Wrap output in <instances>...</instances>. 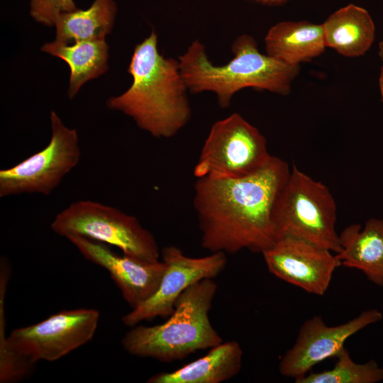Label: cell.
Instances as JSON below:
<instances>
[{"label": "cell", "mask_w": 383, "mask_h": 383, "mask_svg": "<svg viewBox=\"0 0 383 383\" xmlns=\"http://www.w3.org/2000/svg\"><path fill=\"white\" fill-rule=\"evenodd\" d=\"M291 170L272 156L257 172L234 179L196 178L194 208L201 245L211 252L262 253L277 240L274 213Z\"/></svg>", "instance_id": "cell-1"}, {"label": "cell", "mask_w": 383, "mask_h": 383, "mask_svg": "<svg viewBox=\"0 0 383 383\" xmlns=\"http://www.w3.org/2000/svg\"><path fill=\"white\" fill-rule=\"evenodd\" d=\"M157 45V34L152 30L135 46L128 68L132 84L109 98L106 106L131 117L151 135L169 138L187 124L192 109L179 60L165 57Z\"/></svg>", "instance_id": "cell-2"}, {"label": "cell", "mask_w": 383, "mask_h": 383, "mask_svg": "<svg viewBox=\"0 0 383 383\" xmlns=\"http://www.w3.org/2000/svg\"><path fill=\"white\" fill-rule=\"evenodd\" d=\"M233 58L222 65H213L204 45L198 39L179 56L180 70L192 94L213 92L218 106L228 108L233 96L245 88H255L280 94L290 93L300 72V65H289L261 53L255 38L248 34L233 42Z\"/></svg>", "instance_id": "cell-3"}, {"label": "cell", "mask_w": 383, "mask_h": 383, "mask_svg": "<svg viewBox=\"0 0 383 383\" xmlns=\"http://www.w3.org/2000/svg\"><path fill=\"white\" fill-rule=\"evenodd\" d=\"M216 291L213 279L193 284L178 297L165 322L133 326L121 340L123 348L133 355L171 362L222 343L209 316Z\"/></svg>", "instance_id": "cell-4"}, {"label": "cell", "mask_w": 383, "mask_h": 383, "mask_svg": "<svg viewBox=\"0 0 383 383\" xmlns=\"http://www.w3.org/2000/svg\"><path fill=\"white\" fill-rule=\"evenodd\" d=\"M100 318L94 309L64 310L37 323L13 329L6 337L0 331V380L10 382L26 372V358L55 361L88 343Z\"/></svg>", "instance_id": "cell-5"}, {"label": "cell", "mask_w": 383, "mask_h": 383, "mask_svg": "<svg viewBox=\"0 0 383 383\" xmlns=\"http://www.w3.org/2000/svg\"><path fill=\"white\" fill-rule=\"evenodd\" d=\"M336 218L329 189L293 165L274 209L277 240L294 237L338 254L341 247Z\"/></svg>", "instance_id": "cell-6"}, {"label": "cell", "mask_w": 383, "mask_h": 383, "mask_svg": "<svg viewBox=\"0 0 383 383\" xmlns=\"http://www.w3.org/2000/svg\"><path fill=\"white\" fill-rule=\"evenodd\" d=\"M62 237L82 236L117 247L123 254L146 262L159 260L157 243L133 216L91 200H79L58 213L50 224Z\"/></svg>", "instance_id": "cell-7"}, {"label": "cell", "mask_w": 383, "mask_h": 383, "mask_svg": "<svg viewBox=\"0 0 383 383\" xmlns=\"http://www.w3.org/2000/svg\"><path fill=\"white\" fill-rule=\"evenodd\" d=\"M272 156L260 131L240 114L233 113L211 126L194 175L209 179L243 177L261 170Z\"/></svg>", "instance_id": "cell-8"}, {"label": "cell", "mask_w": 383, "mask_h": 383, "mask_svg": "<svg viewBox=\"0 0 383 383\" xmlns=\"http://www.w3.org/2000/svg\"><path fill=\"white\" fill-rule=\"evenodd\" d=\"M48 144L13 167L0 170V197L23 194L48 196L61 183L81 158L77 129L66 126L57 113L50 114Z\"/></svg>", "instance_id": "cell-9"}, {"label": "cell", "mask_w": 383, "mask_h": 383, "mask_svg": "<svg viewBox=\"0 0 383 383\" xmlns=\"http://www.w3.org/2000/svg\"><path fill=\"white\" fill-rule=\"evenodd\" d=\"M166 270L156 292L147 301L125 314L121 320L133 327L140 322L157 316H170L178 297L191 285L204 279H213L225 268L226 254L211 252L201 257H189L176 246L165 247L161 251Z\"/></svg>", "instance_id": "cell-10"}, {"label": "cell", "mask_w": 383, "mask_h": 383, "mask_svg": "<svg viewBox=\"0 0 383 383\" xmlns=\"http://www.w3.org/2000/svg\"><path fill=\"white\" fill-rule=\"evenodd\" d=\"M382 318L379 311L370 309L335 326H327L319 316L306 320L301 325L294 345L280 360V373L294 380L304 377L316 365L335 357L350 336Z\"/></svg>", "instance_id": "cell-11"}, {"label": "cell", "mask_w": 383, "mask_h": 383, "mask_svg": "<svg viewBox=\"0 0 383 383\" xmlns=\"http://www.w3.org/2000/svg\"><path fill=\"white\" fill-rule=\"evenodd\" d=\"M270 272L305 292L323 296L341 266L333 252L294 237L279 238L262 253Z\"/></svg>", "instance_id": "cell-12"}, {"label": "cell", "mask_w": 383, "mask_h": 383, "mask_svg": "<svg viewBox=\"0 0 383 383\" xmlns=\"http://www.w3.org/2000/svg\"><path fill=\"white\" fill-rule=\"evenodd\" d=\"M67 239L89 261L106 270L131 309L150 299L157 290L166 270L162 261L146 262L116 254L102 243L82 236Z\"/></svg>", "instance_id": "cell-13"}, {"label": "cell", "mask_w": 383, "mask_h": 383, "mask_svg": "<svg viewBox=\"0 0 383 383\" xmlns=\"http://www.w3.org/2000/svg\"><path fill=\"white\" fill-rule=\"evenodd\" d=\"M341 265L360 270L372 283L383 287V219L370 218L362 229L351 224L339 234Z\"/></svg>", "instance_id": "cell-14"}, {"label": "cell", "mask_w": 383, "mask_h": 383, "mask_svg": "<svg viewBox=\"0 0 383 383\" xmlns=\"http://www.w3.org/2000/svg\"><path fill=\"white\" fill-rule=\"evenodd\" d=\"M265 46L268 55L289 65L311 61L326 48L322 25L306 21L274 24L265 35Z\"/></svg>", "instance_id": "cell-15"}, {"label": "cell", "mask_w": 383, "mask_h": 383, "mask_svg": "<svg viewBox=\"0 0 383 383\" xmlns=\"http://www.w3.org/2000/svg\"><path fill=\"white\" fill-rule=\"evenodd\" d=\"M243 350L235 340L222 342L209 353L177 370L150 377L148 383H221L240 371Z\"/></svg>", "instance_id": "cell-16"}, {"label": "cell", "mask_w": 383, "mask_h": 383, "mask_svg": "<svg viewBox=\"0 0 383 383\" xmlns=\"http://www.w3.org/2000/svg\"><path fill=\"white\" fill-rule=\"evenodd\" d=\"M326 48L347 57L363 55L375 37V26L367 10L353 4L331 14L321 24Z\"/></svg>", "instance_id": "cell-17"}, {"label": "cell", "mask_w": 383, "mask_h": 383, "mask_svg": "<svg viewBox=\"0 0 383 383\" xmlns=\"http://www.w3.org/2000/svg\"><path fill=\"white\" fill-rule=\"evenodd\" d=\"M41 50L65 61L70 67L67 94L70 99L88 81L108 70L109 45L105 39L82 40L64 44L56 40L46 43Z\"/></svg>", "instance_id": "cell-18"}, {"label": "cell", "mask_w": 383, "mask_h": 383, "mask_svg": "<svg viewBox=\"0 0 383 383\" xmlns=\"http://www.w3.org/2000/svg\"><path fill=\"white\" fill-rule=\"evenodd\" d=\"M117 14L114 0H94L87 9H77L60 14L54 23L55 40L72 44L82 40L105 39Z\"/></svg>", "instance_id": "cell-19"}, {"label": "cell", "mask_w": 383, "mask_h": 383, "mask_svg": "<svg viewBox=\"0 0 383 383\" xmlns=\"http://www.w3.org/2000/svg\"><path fill=\"white\" fill-rule=\"evenodd\" d=\"M334 367L321 372H310L296 383H377L383 381V367L374 360L365 363L353 360L345 348L335 357Z\"/></svg>", "instance_id": "cell-20"}, {"label": "cell", "mask_w": 383, "mask_h": 383, "mask_svg": "<svg viewBox=\"0 0 383 383\" xmlns=\"http://www.w3.org/2000/svg\"><path fill=\"white\" fill-rule=\"evenodd\" d=\"M73 0H30V14L38 23L54 26L57 17L77 9Z\"/></svg>", "instance_id": "cell-21"}, {"label": "cell", "mask_w": 383, "mask_h": 383, "mask_svg": "<svg viewBox=\"0 0 383 383\" xmlns=\"http://www.w3.org/2000/svg\"><path fill=\"white\" fill-rule=\"evenodd\" d=\"M257 3L267 5H277L282 4L288 0H252Z\"/></svg>", "instance_id": "cell-22"}, {"label": "cell", "mask_w": 383, "mask_h": 383, "mask_svg": "<svg viewBox=\"0 0 383 383\" xmlns=\"http://www.w3.org/2000/svg\"><path fill=\"white\" fill-rule=\"evenodd\" d=\"M379 85L381 93L382 101L383 102V67L381 68L380 74L379 77Z\"/></svg>", "instance_id": "cell-23"}, {"label": "cell", "mask_w": 383, "mask_h": 383, "mask_svg": "<svg viewBox=\"0 0 383 383\" xmlns=\"http://www.w3.org/2000/svg\"><path fill=\"white\" fill-rule=\"evenodd\" d=\"M379 56L383 61V40L379 44Z\"/></svg>", "instance_id": "cell-24"}]
</instances>
